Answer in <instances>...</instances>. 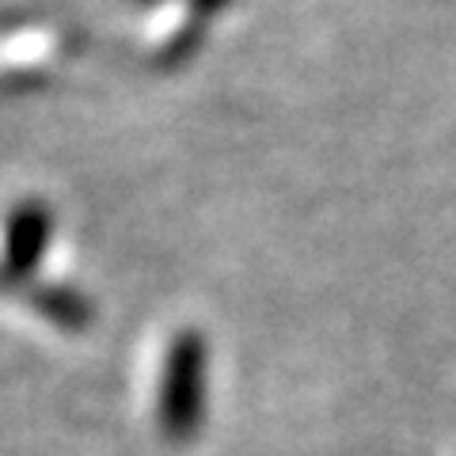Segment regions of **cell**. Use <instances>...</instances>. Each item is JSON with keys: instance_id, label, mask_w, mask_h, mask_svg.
<instances>
[{"instance_id": "obj_2", "label": "cell", "mask_w": 456, "mask_h": 456, "mask_svg": "<svg viewBox=\"0 0 456 456\" xmlns=\"http://www.w3.org/2000/svg\"><path fill=\"white\" fill-rule=\"evenodd\" d=\"M50 240V209L42 202H23L16 206L8 221V274L23 278L27 270H35L42 251Z\"/></svg>"}, {"instance_id": "obj_1", "label": "cell", "mask_w": 456, "mask_h": 456, "mask_svg": "<svg viewBox=\"0 0 456 456\" xmlns=\"http://www.w3.org/2000/svg\"><path fill=\"white\" fill-rule=\"evenodd\" d=\"M202 388H206V346L198 331H179L167 350L164 384H160V426L171 441L194 437L202 422Z\"/></svg>"}]
</instances>
